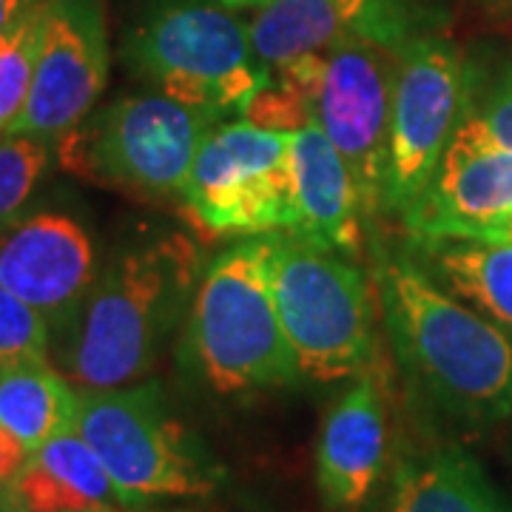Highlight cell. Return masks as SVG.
<instances>
[{
    "label": "cell",
    "mask_w": 512,
    "mask_h": 512,
    "mask_svg": "<svg viewBox=\"0 0 512 512\" xmlns=\"http://www.w3.org/2000/svg\"><path fill=\"white\" fill-rule=\"evenodd\" d=\"M131 72L154 92L217 120L242 114L268 80L251 26L222 3H168L143 18L126 40Z\"/></svg>",
    "instance_id": "8992f818"
},
{
    "label": "cell",
    "mask_w": 512,
    "mask_h": 512,
    "mask_svg": "<svg viewBox=\"0 0 512 512\" xmlns=\"http://www.w3.org/2000/svg\"><path fill=\"white\" fill-rule=\"evenodd\" d=\"M77 387L52 362L0 367V424L32 450L74 430Z\"/></svg>",
    "instance_id": "d6986e66"
},
{
    "label": "cell",
    "mask_w": 512,
    "mask_h": 512,
    "mask_svg": "<svg viewBox=\"0 0 512 512\" xmlns=\"http://www.w3.org/2000/svg\"><path fill=\"white\" fill-rule=\"evenodd\" d=\"M32 458H35V450L23 439H18L9 427L0 424V493L12 490V484L29 467Z\"/></svg>",
    "instance_id": "4316f807"
},
{
    "label": "cell",
    "mask_w": 512,
    "mask_h": 512,
    "mask_svg": "<svg viewBox=\"0 0 512 512\" xmlns=\"http://www.w3.org/2000/svg\"><path fill=\"white\" fill-rule=\"evenodd\" d=\"M293 237L345 256L362 254V194L319 123L293 134Z\"/></svg>",
    "instance_id": "5bb4252c"
},
{
    "label": "cell",
    "mask_w": 512,
    "mask_h": 512,
    "mask_svg": "<svg viewBox=\"0 0 512 512\" xmlns=\"http://www.w3.org/2000/svg\"><path fill=\"white\" fill-rule=\"evenodd\" d=\"M52 160L49 140L32 134L0 137V234L23 217Z\"/></svg>",
    "instance_id": "44dd1931"
},
{
    "label": "cell",
    "mask_w": 512,
    "mask_h": 512,
    "mask_svg": "<svg viewBox=\"0 0 512 512\" xmlns=\"http://www.w3.org/2000/svg\"><path fill=\"white\" fill-rule=\"evenodd\" d=\"M109 66L103 0H43L32 92L9 134L63 140L106 92Z\"/></svg>",
    "instance_id": "30bf717a"
},
{
    "label": "cell",
    "mask_w": 512,
    "mask_h": 512,
    "mask_svg": "<svg viewBox=\"0 0 512 512\" xmlns=\"http://www.w3.org/2000/svg\"><path fill=\"white\" fill-rule=\"evenodd\" d=\"M490 242H504V245H512V214L504 217V222L495 228V234L490 237Z\"/></svg>",
    "instance_id": "f546056e"
},
{
    "label": "cell",
    "mask_w": 512,
    "mask_h": 512,
    "mask_svg": "<svg viewBox=\"0 0 512 512\" xmlns=\"http://www.w3.org/2000/svg\"><path fill=\"white\" fill-rule=\"evenodd\" d=\"M52 362V328L20 296L0 285V367Z\"/></svg>",
    "instance_id": "603a6c76"
},
{
    "label": "cell",
    "mask_w": 512,
    "mask_h": 512,
    "mask_svg": "<svg viewBox=\"0 0 512 512\" xmlns=\"http://www.w3.org/2000/svg\"><path fill=\"white\" fill-rule=\"evenodd\" d=\"M274 245L276 234H256L220 251L185 316L180 367L217 396L302 382L276 308Z\"/></svg>",
    "instance_id": "3957f363"
},
{
    "label": "cell",
    "mask_w": 512,
    "mask_h": 512,
    "mask_svg": "<svg viewBox=\"0 0 512 512\" xmlns=\"http://www.w3.org/2000/svg\"><path fill=\"white\" fill-rule=\"evenodd\" d=\"M376 299L410 390L461 424L512 416V336L436 282L410 251L376 248Z\"/></svg>",
    "instance_id": "6da1fadb"
},
{
    "label": "cell",
    "mask_w": 512,
    "mask_h": 512,
    "mask_svg": "<svg viewBox=\"0 0 512 512\" xmlns=\"http://www.w3.org/2000/svg\"><path fill=\"white\" fill-rule=\"evenodd\" d=\"M274 296L302 379L342 382L376 359V308L353 256L276 231Z\"/></svg>",
    "instance_id": "5b68a950"
},
{
    "label": "cell",
    "mask_w": 512,
    "mask_h": 512,
    "mask_svg": "<svg viewBox=\"0 0 512 512\" xmlns=\"http://www.w3.org/2000/svg\"><path fill=\"white\" fill-rule=\"evenodd\" d=\"M239 120H245V123H251L256 128H265V131L296 134V131H302V128L316 123V103L299 97V94L285 89V86H279L276 80H268L245 103Z\"/></svg>",
    "instance_id": "484cf974"
},
{
    "label": "cell",
    "mask_w": 512,
    "mask_h": 512,
    "mask_svg": "<svg viewBox=\"0 0 512 512\" xmlns=\"http://www.w3.org/2000/svg\"><path fill=\"white\" fill-rule=\"evenodd\" d=\"M512 214V151L501 148L473 111L458 126L416 205L402 217L410 239H490Z\"/></svg>",
    "instance_id": "8fae6325"
},
{
    "label": "cell",
    "mask_w": 512,
    "mask_h": 512,
    "mask_svg": "<svg viewBox=\"0 0 512 512\" xmlns=\"http://www.w3.org/2000/svg\"><path fill=\"white\" fill-rule=\"evenodd\" d=\"M291 148L293 134L285 131H265L245 120L220 123L202 143L183 188L185 214L194 222L254 174L291 163Z\"/></svg>",
    "instance_id": "ac0fdd59"
},
{
    "label": "cell",
    "mask_w": 512,
    "mask_h": 512,
    "mask_svg": "<svg viewBox=\"0 0 512 512\" xmlns=\"http://www.w3.org/2000/svg\"><path fill=\"white\" fill-rule=\"evenodd\" d=\"M217 117L160 92L128 94L72 128L66 163L143 200H183L194 160Z\"/></svg>",
    "instance_id": "52a82bcc"
},
{
    "label": "cell",
    "mask_w": 512,
    "mask_h": 512,
    "mask_svg": "<svg viewBox=\"0 0 512 512\" xmlns=\"http://www.w3.org/2000/svg\"><path fill=\"white\" fill-rule=\"evenodd\" d=\"M399 12L387 0H274L256 9L251 40L259 60L274 69L308 52H328L339 40Z\"/></svg>",
    "instance_id": "9a60e30c"
},
{
    "label": "cell",
    "mask_w": 512,
    "mask_h": 512,
    "mask_svg": "<svg viewBox=\"0 0 512 512\" xmlns=\"http://www.w3.org/2000/svg\"><path fill=\"white\" fill-rule=\"evenodd\" d=\"M37 3H43V0H0V40L9 35Z\"/></svg>",
    "instance_id": "83f0119b"
},
{
    "label": "cell",
    "mask_w": 512,
    "mask_h": 512,
    "mask_svg": "<svg viewBox=\"0 0 512 512\" xmlns=\"http://www.w3.org/2000/svg\"><path fill=\"white\" fill-rule=\"evenodd\" d=\"M74 430L103 461L128 510L160 498H208L225 481L220 461L171 410L157 382L77 387Z\"/></svg>",
    "instance_id": "277c9868"
},
{
    "label": "cell",
    "mask_w": 512,
    "mask_h": 512,
    "mask_svg": "<svg viewBox=\"0 0 512 512\" xmlns=\"http://www.w3.org/2000/svg\"><path fill=\"white\" fill-rule=\"evenodd\" d=\"M6 495L26 512H123L80 493L74 484L52 473L37 458L29 461V467L20 473V478Z\"/></svg>",
    "instance_id": "cb8c5ba5"
},
{
    "label": "cell",
    "mask_w": 512,
    "mask_h": 512,
    "mask_svg": "<svg viewBox=\"0 0 512 512\" xmlns=\"http://www.w3.org/2000/svg\"><path fill=\"white\" fill-rule=\"evenodd\" d=\"M464 109L473 111L501 148L512 151V66L504 63L493 74H484L467 63Z\"/></svg>",
    "instance_id": "d4e9b609"
},
{
    "label": "cell",
    "mask_w": 512,
    "mask_h": 512,
    "mask_svg": "<svg viewBox=\"0 0 512 512\" xmlns=\"http://www.w3.org/2000/svg\"><path fill=\"white\" fill-rule=\"evenodd\" d=\"M205 262L177 231L134 239L103 262L69 325L52 336V365L80 390L146 379L185 325Z\"/></svg>",
    "instance_id": "7a4b0ae2"
},
{
    "label": "cell",
    "mask_w": 512,
    "mask_h": 512,
    "mask_svg": "<svg viewBox=\"0 0 512 512\" xmlns=\"http://www.w3.org/2000/svg\"><path fill=\"white\" fill-rule=\"evenodd\" d=\"M416 259L470 308L512 336V245L490 239H416Z\"/></svg>",
    "instance_id": "e0dca14e"
},
{
    "label": "cell",
    "mask_w": 512,
    "mask_h": 512,
    "mask_svg": "<svg viewBox=\"0 0 512 512\" xmlns=\"http://www.w3.org/2000/svg\"><path fill=\"white\" fill-rule=\"evenodd\" d=\"M467 60L441 35L407 37L402 46L393 114L384 217H399L416 205L439 168L464 109Z\"/></svg>",
    "instance_id": "9c48e42d"
},
{
    "label": "cell",
    "mask_w": 512,
    "mask_h": 512,
    "mask_svg": "<svg viewBox=\"0 0 512 512\" xmlns=\"http://www.w3.org/2000/svg\"><path fill=\"white\" fill-rule=\"evenodd\" d=\"M0 512H26V510L18 507V504H15V501H12L6 493H0Z\"/></svg>",
    "instance_id": "4dcf8cb0"
},
{
    "label": "cell",
    "mask_w": 512,
    "mask_h": 512,
    "mask_svg": "<svg viewBox=\"0 0 512 512\" xmlns=\"http://www.w3.org/2000/svg\"><path fill=\"white\" fill-rule=\"evenodd\" d=\"M100 268L89 228L72 214L37 211L0 234V285L29 302L52 336L69 325Z\"/></svg>",
    "instance_id": "7c38bea8"
},
{
    "label": "cell",
    "mask_w": 512,
    "mask_h": 512,
    "mask_svg": "<svg viewBox=\"0 0 512 512\" xmlns=\"http://www.w3.org/2000/svg\"><path fill=\"white\" fill-rule=\"evenodd\" d=\"M35 458L94 501H100L106 507H117V510H128L117 484L111 481L109 470L103 467V461L97 458V453L77 430H69L57 439L46 441L35 453Z\"/></svg>",
    "instance_id": "7402d4cb"
},
{
    "label": "cell",
    "mask_w": 512,
    "mask_h": 512,
    "mask_svg": "<svg viewBox=\"0 0 512 512\" xmlns=\"http://www.w3.org/2000/svg\"><path fill=\"white\" fill-rule=\"evenodd\" d=\"M387 404L373 373L330 404L316 439V490L330 510L359 512L387 470Z\"/></svg>",
    "instance_id": "4fadbf2b"
},
{
    "label": "cell",
    "mask_w": 512,
    "mask_h": 512,
    "mask_svg": "<svg viewBox=\"0 0 512 512\" xmlns=\"http://www.w3.org/2000/svg\"><path fill=\"white\" fill-rule=\"evenodd\" d=\"M402 18L379 20L328 49L316 123L330 137L362 194L365 217H384L390 114L407 40Z\"/></svg>",
    "instance_id": "ba28073f"
},
{
    "label": "cell",
    "mask_w": 512,
    "mask_h": 512,
    "mask_svg": "<svg viewBox=\"0 0 512 512\" xmlns=\"http://www.w3.org/2000/svg\"><path fill=\"white\" fill-rule=\"evenodd\" d=\"M222 6H228V9H265L268 3H274V0H217Z\"/></svg>",
    "instance_id": "f1b7e54d"
},
{
    "label": "cell",
    "mask_w": 512,
    "mask_h": 512,
    "mask_svg": "<svg viewBox=\"0 0 512 512\" xmlns=\"http://www.w3.org/2000/svg\"><path fill=\"white\" fill-rule=\"evenodd\" d=\"M43 3L20 20L9 35L0 40V137H6L26 109L35 77L37 46H40Z\"/></svg>",
    "instance_id": "ffe728a7"
},
{
    "label": "cell",
    "mask_w": 512,
    "mask_h": 512,
    "mask_svg": "<svg viewBox=\"0 0 512 512\" xmlns=\"http://www.w3.org/2000/svg\"><path fill=\"white\" fill-rule=\"evenodd\" d=\"M387 512H512V504L467 450L436 447L396 467Z\"/></svg>",
    "instance_id": "2e32d148"
}]
</instances>
